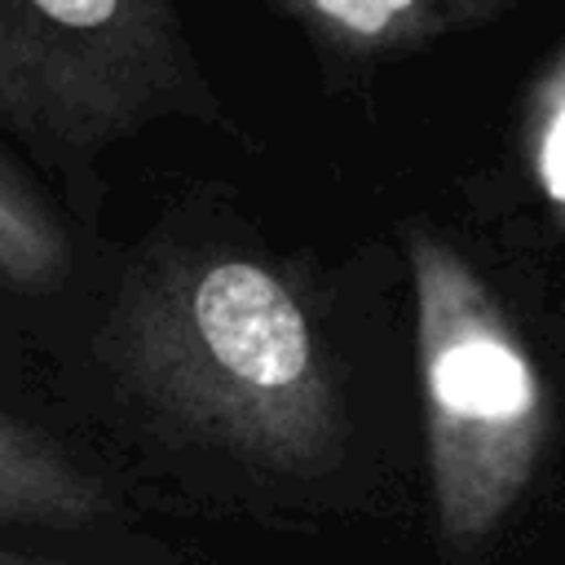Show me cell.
Here are the masks:
<instances>
[{"mask_svg":"<svg viewBox=\"0 0 565 565\" xmlns=\"http://www.w3.org/2000/svg\"><path fill=\"white\" fill-rule=\"evenodd\" d=\"M84 375L163 441L313 472L340 450L322 340L265 260L163 234L137 247L79 335Z\"/></svg>","mask_w":565,"mask_h":565,"instance_id":"obj_1","label":"cell"},{"mask_svg":"<svg viewBox=\"0 0 565 565\" xmlns=\"http://www.w3.org/2000/svg\"><path fill=\"white\" fill-rule=\"evenodd\" d=\"M406 252L437 525L450 552H477L539 468L547 402L534 358L477 269L424 225Z\"/></svg>","mask_w":565,"mask_h":565,"instance_id":"obj_2","label":"cell"},{"mask_svg":"<svg viewBox=\"0 0 565 565\" xmlns=\"http://www.w3.org/2000/svg\"><path fill=\"white\" fill-rule=\"evenodd\" d=\"M190 110L203 84L168 0H0V137L44 181Z\"/></svg>","mask_w":565,"mask_h":565,"instance_id":"obj_3","label":"cell"},{"mask_svg":"<svg viewBox=\"0 0 565 565\" xmlns=\"http://www.w3.org/2000/svg\"><path fill=\"white\" fill-rule=\"evenodd\" d=\"M124 512V490L97 455L0 380V543L110 552L97 539Z\"/></svg>","mask_w":565,"mask_h":565,"instance_id":"obj_4","label":"cell"},{"mask_svg":"<svg viewBox=\"0 0 565 565\" xmlns=\"http://www.w3.org/2000/svg\"><path fill=\"white\" fill-rule=\"evenodd\" d=\"M84 234L53 185L0 137V362L18 344L57 335L79 300Z\"/></svg>","mask_w":565,"mask_h":565,"instance_id":"obj_5","label":"cell"},{"mask_svg":"<svg viewBox=\"0 0 565 565\" xmlns=\"http://www.w3.org/2000/svg\"><path fill=\"white\" fill-rule=\"evenodd\" d=\"M313 40L344 57H384L477 26L508 0H278Z\"/></svg>","mask_w":565,"mask_h":565,"instance_id":"obj_6","label":"cell"},{"mask_svg":"<svg viewBox=\"0 0 565 565\" xmlns=\"http://www.w3.org/2000/svg\"><path fill=\"white\" fill-rule=\"evenodd\" d=\"M525 154L530 172L552 203V212L565 221V49L543 71L530 97V124H525Z\"/></svg>","mask_w":565,"mask_h":565,"instance_id":"obj_7","label":"cell"},{"mask_svg":"<svg viewBox=\"0 0 565 565\" xmlns=\"http://www.w3.org/2000/svg\"><path fill=\"white\" fill-rule=\"evenodd\" d=\"M0 565H150L128 552H93V547H35V543H0Z\"/></svg>","mask_w":565,"mask_h":565,"instance_id":"obj_8","label":"cell"}]
</instances>
